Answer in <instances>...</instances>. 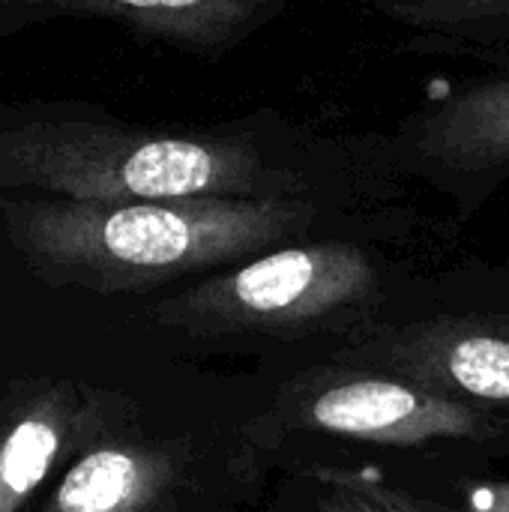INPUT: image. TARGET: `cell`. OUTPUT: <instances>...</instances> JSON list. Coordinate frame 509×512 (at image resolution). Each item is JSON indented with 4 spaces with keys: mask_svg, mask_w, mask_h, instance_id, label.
Instances as JSON below:
<instances>
[{
    "mask_svg": "<svg viewBox=\"0 0 509 512\" xmlns=\"http://www.w3.org/2000/svg\"><path fill=\"white\" fill-rule=\"evenodd\" d=\"M372 144L387 168L483 201L509 180V63L432 93Z\"/></svg>",
    "mask_w": 509,
    "mask_h": 512,
    "instance_id": "5b68a950",
    "label": "cell"
},
{
    "mask_svg": "<svg viewBox=\"0 0 509 512\" xmlns=\"http://www.w3.org/2000/svg\"><path fill=\"white\" fill-rule=\"evenodd\" d=\"M135 426L126 396L36 378L0 402V512H24L45 480L99 438Z\"/></svg>",
    "mask_w": 509,
    "mask_h": 512,
    "instance_id": "52a82bcc",
    "label": "cell"
},
{
    "mask_svg": "<svg viewBox=\"0 0 509 512\" xmlns=\"http://www.w3.org/2000/svg\"><path fill=\"white\" fill-rule=\"evenodd\" d=\"M129 429L81 450L39 512H165L186 468L189 444L150 441Z\"/></svg>",
    "mask_w": 509,
    "mask_h": 512,
    "instance_id": "9c48e42d",
    "label": "cell"
},
{
    "mask_svg": "<svg viewBox=\"0 0 509 512\" xmlns=\"http://www.w3.org/2000/svg\"><path fill=\"white\" fill-rule=\"evenodd\" d=\"M381 273L351 240L285 243L147 306V318L192 339H300L363 324Z\"/></svg>",
    "mask_w": 509,
    "mask_h": 512,
    "instance_id": "3957f363",
    "label": "cell"
},
{
    "mask_svg": "<svg viewBox=\"0 0 509 512\" xmlns=\"http://www.w3.org/2000/svg\"><path fill=\"white\" fill-rule=\"evenodd\" d=\"M321 512H426L369 471H321Z\"/></svg>",
    "mask_w": 509,
    "mask_h": 512,
    "instance_id": "8fae6325",
    "label": "cell"
},
{
    "mask_svg": "<svg viewBox=\"0 0 509 512\" xmlns=\"http://www.w3.org/2000/svg\"><path fill=\"white\" fill-rule=\"evenodd\" d=\"M324 201H63L3 195L0 225L24 267L51 288L129 294L297 243Z\"/></svg>",
    "mask_w": 509,
    "mask_h": 512,
    "instance_id": "7a4b0ae2",
    "label": "cell"
},
{
    "mask_svg": "<svg viewBox=\"0 0 509 512\" xmlns=\"http://www.w3.org/2000/svg\"><path fill=\"white\" fill-rule=\"evenodd\" d=\"M261 426L324 432L384 447L492 441L504 432V423L480 405L444 399L393 372L339 360L288 378Z\"/></svg>",
    "mask_w": 509,
    "mask_h": 512,
    "instance_id": "277c9868",
    "label": "cell"
},
{
    "mask_svg": "<svg viewBox=\"0 0 509 512\" xmlns=\"http://www.w3.org/2000/svg\"><path fill=\"white\" fill-rule=\"evenodd\" d=\"M339 363L393 372L444 399L509 411V318L438 315L348 336Z\"/></svg>",
    "mask_w": 509,
    "mask_h": 512,
    "instance_id": "8992f818",
    "label": "cell"
},
{
    "mask_svg": "<svg viewBox=\"0 0 509 512\" xmlns=\"http://www.w3.org/2000/svg\"><path fill=\"white\" fill-rule=\"evenodd\" d=\"M357 6L432 39L509 51V0H354Z\"/></svg>",
    "mask_w": 509,
    "mask_h": 512,
    "instance_id": "30bf717a",
    "label": "cell"
},
{
    "mask_svg": "<svg viewBox=\"0 0 509 512\" xmlns=\"http://www.w3.org/2000/svg\"><path fill=\"white\" fill-rule=\"evenodd\" d=\"M291 0H0V39L57 18H96L192 57L219 60L276 24Z\"/></svg>",
    "mask_w": 509,
    "mask_h": 512,
    "instance_id": "ba28073f",
    "label": "cell"
},
{
    "mask_svg": "<svg viewBox=\"0 0 509 512\" xmlns=\"http://www.w3.org/2000/svg\"><path fill=\"white\" fill-rule=\"evenodd\" d=\"M372 153V138H327L273 108L207 126H147L84 102L0 105V198L321 201Z\"/></svg>",
    "mask_w": 509,
    "mask_h": 512,
    "instance_id": "6da1fadb",
    "label": "cell"
},
{
    "mask_svg": "<svg viewBox=\"0 0 509 512\" xmlns=\"http://www.w3.org/2000/svg\"><path fill=\"white\" fill-rule=\"evenodd\" d=\"M468 512H509V486H477Z\"/></svg>",
    "mask_w": 509,
    "mask_h": 512,
    "instance_id": "7c38bea8",
    "label": "cell"
}]
</instances>
